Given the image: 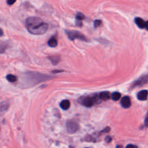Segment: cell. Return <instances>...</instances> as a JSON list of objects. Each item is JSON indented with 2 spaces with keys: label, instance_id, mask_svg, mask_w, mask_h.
<instances>
[{
  "label": "cell",
  "instance_id": "1",
  "mask_svg": "<svg viewBox=\"0 0 148 148\" xmlns=\"http://www.w3.org/2000/svg\"><path fill=\"white\" fill-rule=\"evenodd\" d=\"M25 26L29 33L36 35L44 34L49 27L47 23L37 17H28L26 20Z\"/></svg>",
  "mask_w": 148,
  "mask_h": 148
},
{
  "label": "cell",
  "instance_id": "2",
  "mask_svg": "<svg viewBox=\"0 0 148 148\" xmlns=\"http://www.w3.org/2000/svg\"><path fill=\"white\" fill-rule=\"evenodd\" d=\"M25 74L24 80L27 86H32L39 82H44L52 78L51 76L35 72H28Z\"/></svg>",
  "mask_w": 148,
  "mask_h": 148
},
{
  "label": "cell",
  "instance_id": "3",
  "mask_svg": "<svg viewBox=\"0 0 148 148\" xmlns=\"http://www.w3.org/2000/svg\"><path fill=\"white\" fill-rule=\"evenodd\" d=\"M65 33L68 35V38L71 40H74L75 39H77L86 41L85 36L79 31L75 30H65Z\"/></svg>",
  "mask_w": 148,
  "mask_h": 148
},
{
  "label": "cell",
  "instance_id": "4",
  "mask_svg": "<svg viewBox=\"0 0 148 148\" xmlns=\"http://www.w3.org/2000/svg\"><path fill=\"white\" fill-rule=\"evenodd\" d=\"M66 127L67 132L69 134H74L79 129V124L76 121L72 120H69L66 121Z\"/></svg>",
  "mask_w": 148,
  "mask_h": 148
},
{
  "label": "cell",
  "instance_id": "5",
  "mask_svg": "<svg viewBox=\"0 0 148 148\" xmlns=\"http://www.w3.org/2000/svg\"><path fill=\"white\" fill-rule=\"evenodd\" d=\"M82 103L86 107L90 108L95 103V101L94 97H86L82 101Z\"/></svg>",
  "mask_w": 148,
  "mask_h": 148
},
{
  "label": "cell",
  "instance_id": "6",
  "mask_svg": "<svg viewBox=\"0 0 148 148\" xmlns=\"http://www.w3.org/2000/svg\"><path fill=\"white\" fill-rule=\"evenodd\" d=\"M148 82V76H143L139 78L138 80H136L135 82H134L132 84V87H135L137 86H143L145 83H146Z\"/></svg>",
  "mask_w": 148,
  "mask_h": 148
},
{
  "label": "cell",
  "instance_id": "7",
  "mask_svg": "<svg viewBox=\"0 0 148 148\" xmlns=\"http://www.w3.org/2000/svg\"><path fill=\"white\" fill-rule=\"evenodd\" d=\"M120 104L121 106L124 108L127 109L130 108L131 105V102L130 97L128 96H124V97H123L121 99Z\"/></svg>",
  "mask_w": 148,
  "mask_h": 148
},
{
  "label": "cell",
  "instance_id": "8",
  "mask_svg": "<svg viewBox=\"0 0 148 148\" xmlns=\"http://www.w3.org/2000/svg\"><path fill=\"white\" fill-rule=\"evenodd\" d=\"M148 95V92L147 90H143L140 91L137 94V98L140 101H145L147 99Z\"/></svg>",
  "mask_w": 148,
  "mask_h": 148
},
{
  "label": "cell",
  "instance_id": "9",
  "mask_svg": "<svg viewBox=\"0 0 148 148\" xmlns=\"http://www.w3.org/2000/svg\"><path fill=\"white\" fill-rule=\"evenodd\" d=\"M10 103L8 101H3L0 102V112H4L8 110Z\"/></svg>",
  "mask_w": 148,
  "mask_h": 148
},
{
  "label": "cell",
  "instance_id": "10",
  "mask_svg": "<svg viewBox=\"0 0 148 148\" xmlns=\"http://www.w3.org/2000/svg\"><path fill=\"white\" fill-rule=\"evenodd\" d=\"M135 23L140 28H144L145 27V21L140 17L135 18Z\"/></svg>",
  "mask_w": 148,
  "mask_h": 148
},
{
  "label": "cell",
  "instance_id": "11",
  "mask_svg": "<svg viewBox=\"0 0 148 148\" xmlns=\"http://www.w3.org/2000/svg\"><path fill=\"white\" fill-rule=\"evenodd\" d=\"M98 97L100 99V100L102 101H107L110 98V94L108 91H103L101 92L99 95Z\"/></svg>",
  "mask_w": 148,
  "mask_h": 148
},
{
  "label": "cell",
  "instance_id": "12",
  "mask_svg": "<svg viewBox=\"0 0 148 148\" xmlns=\"http://www.w3.org/2000/svg\"><path fill=\"white\" fill-rule=\"evenodd\" d=\"M60 106L61 109L63 110H67L70 107V102L67 99H64L60 103Z\"/></svg>",
  "mask_w": 148,
  "mask_h": 148
},
{
  "label": "cell",
  "instance_id": "13",
  "mask_svg": "<svg viewBox=\"0 0 148 148\" xmlns=\"http://www.w3.org/2000/svg\"><path fill=\"white\" fill-rule=\"evenodd\" d=\"M58 42L57 40L56 39V38L54 36H52L49 40L47 42V45L51 47H55L57 46Z\"/></svg>",
  "mask_w": 148,
  "mask_h": 148
},
{
  "label": "cell",
  "instance_id": "14",
  "mask_svg": "<svg viewBox=\"0 0 148 148\" xmlns=\"http://www.w3.org/2000/svg\"><path fill=\"white\" fill-rule=\"evenodd\" d=\"M49 59L51 61V63L54 65H57L59 62V61H60V57L58 56H51V57H49Z\"/></svg>",
  "mask_w": 148,
  "mask_h": 148
},
{
  "label": "cell",
  "instance_id": "15",
  "mask_svg": "<svg viewBox=\"0 0 148 148\" xmlns=\"http://www.w3.org/2000/svg\"><path fill=\"white\" fill-rule=\"evenodd\" d=\"M6 78L10 83H14L17 80V76L14 75H12V74H8L6 76Z\"/></svg>",
  "mask_w": 148,
  "mask_h": 148
},
{
  "label": "cell",
  "instance_id": "16",
  "mask_svg": "<svg viewBox=\"0 0 148 148\" xmlns=\"http://www.w3.org/2000/svg\"><path fill=\"white\" fill-rule=\"evenodd\" d=\"M110 97L113 101H118L121 97V94L118 92H114L112 94Z\"/></svg>",
  "mask_w": 148,
  "mask_h": 148
},
{
  "label": "cell",
  "instance_id": "17",
  "mask_svg": "<svg viewBox=\"0 0 148 148\" xmlns=\"http://www.w3.org/2000/svg\"><path fill=\"white\" fill-rule=\"evenodd\" d=\"M84 17H85V16L83 13L77 12V14H76V21H82V20H83L84 18Z\"/></svg>",
  "mask_w": 148,
  "mask_h": 148
},
{
  "label": "cell",
  "instance_id": "18",
  "mask_svg": "<svg viewBox=\"0 0 148 148\" xmlns=\"http://www.w3.org/2000/svg\"><path fill=\"white\" fill-rule=\"evenodd\" d=\"M102 23V21L99 20H95L94 22V26L95 28H97L98 27H99Z\"/></svg>",
  "mask_w": 148,
  "mask_h": 148
},
{
  "label": "cell",
  "instance_id": "19",
  "mask_svg": "<svg viewBox=\"0 0 148 148\" xmlns=\"http://www.w3.org/2000/svg\"><path fill=\"white\" fill-rule=\"evenodd\" d=\"M145 125L146 127H148V112L146 113L145 119Z\"/></svg>",
  "mask_w": 148,
  "mask_h": 148
},
{
  "label": "cell",
  "instance_id": "20",
  "mask_svg": "<svg viewBox=\"0 0 148 148\" xmlns=\"http://www.w3.org/2000/svg\"><path fill=\"white\" fill-rule=\"evenodd\" d=\"M112 138L110 136H107L105 138V140L106 143H110L112 141Z\"/></svg>",
  "mask_w": 148,
  "mask_h": 148
},
{
  "label": "cell",
  "instance_id": "21",
  "mask_svg": "<svg viewBox=\"0 0 148 148\" xmlns=\"http://www.w3.org/2000/svg\"><path fill=\"white\" fill-rule=\"evenodd\" d=\"M110 128L109 127H106L103 130H102L101 132L102 133H103V132H108L110 131Z\"/></svg>",
  "mask_w": 148,
  "mask_h": 148
},
{
  "label": "cell",
  "instance_id": "22",
  "mask_svg": "<svg viewBox=\"0 0 148 148\" xmlns=\"http://www.w3.org/2000/svg\"><path fill=\"white\" fill-rule=\"evenodd\" d=\"M125 148H138L137 146L134 145H132V144H129L128 145H127V146L125 147Z\"/></svg>",
  "mask_w": 148,
  "mask_h": 148
},
{
  "label": "cell",
  "instance_id": "23",
  "mask_svg": "<svg viewBox=\"0 0 148 148\" xmlns=\"http://www.w3.org/2000/svg\"><path fill=\"white\" fill-rule=\"evenodd\" d=\"M16 2V1H13V0H8L6 1V3H8V5H12L14 3Z\"/></svg>",
  "mask_w": 148,
  "mask_h": 148
},
{
  "label": "cell",
  "instance_id": "24",
  "mask_svg": "<svg viewBox=\"0 0 148 148\" xmlns=\"http://www.w3.org/2000/svg\"><path fill=\"white\" fill-rule=\"evenodd\" d=\"M76 25H77L79 27H81V26H82V21H76Z\"/></svg>",
  "mask_w": 148,
  "mask_h": 148
},
{
  "label": "cell",
  "instance_id": "25",
  "mask_svg": "<svg viewBox=\"0 0 148 148\" xmlns=\"http://www.w3.org/2000/svg\"><path fill=\"white\" fill-rule=\"evenodd\" d=\"M3 35V31L2 28H0V36H2Z\"/></svg>",
  "mask_w": 148,
  "mask_h": 148
},
{
  "label": "cell",
  "instance_id": "26",
  "mask_svg": "<svg viewBox=\"0 0 148 148\" xmlns=\"http://www.w3.org/2000/svg\"><path fill=\"white\" fill-rule=\"evenodd\" d=\"M145 28L148 31V21L145 22Z\"/></svg>",
  "mask_w": 148,
  "mask_h": 148
},
{
  "label": "cell",
  "instance_id": "27",
  "mask_svg": "<svg viewBox=\"0 0 148 148\" xmlns=\"http://www.w3.org/2000/svg\"><path fill=\"white\" fill-rule=\"evenodd\" d=\"M116 148H123V146L122 145H117Z\"/></svg>",
  "mask_w": 148,
  "mask_h": 148
},
{
  "label": "cell",
  "instance_id": "28",
  "mask_svg": "<svg viewBox=\"0 0 148 148\" xmlns=\"http://www.w3.org/2000/svg\"><path fill=\"white\" fill-rule=\"evenodd\" d=\"M69 148H74V147L72 146H69Z\"/></svg>",
  "mask_w": 148,
  "mask_h": 148
},
{
  "label": "cell",
  "instance_id": "29",
  "mask_svg": "<svg viewBox=\"0 0 148 148\" xmlns=\"http://www.w3.org/2000/svg\"><path fill=\"white\" fill-rule=\"evenodd\" d=\"M85 148H88V147H85Z\"/></svg>",
  "mask_w": 148,
  "mask_h": 148
}]
</instances>
